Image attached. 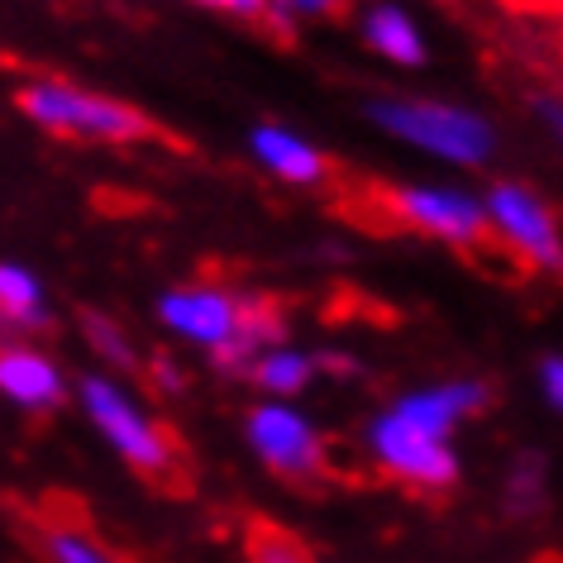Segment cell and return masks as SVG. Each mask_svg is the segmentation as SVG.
<instances>
[{
	"instance_id": "1",
	"label": "cell",
	"mask_w": 563,
	"mask_h": 563,
	"mask_svg": "<svg viewBox=\"0 0 563 563\" xmlns=\"http://www.w3.org/2000/svg\"><path fill=\"white\" fill-rule=\"evenodd\" d=\"M492 397H497L492 383L473 373L406 387L363 420L358 444L383 477L401 483L406 492L440 497V492H454L463 477V459L454 444L459 430L483 416Z\"/></svg>"
},
{
	"instance_id": "2",
	"label": "cell",
	"mask_w": 563,
	"mask_h": 563,
	"mask_svg": "<svg viewBox=\"0 0 563 563\" xmlns=\"http://www.w3.org/2000/svg\"><path fill=\"white\" fill-rule=\"evenodd\" d=\"M363 115L397 148H411L454 173H487L501 148L492 115L449 96H373Z\"/></svg>"
},
{
	"instance_id": "3",
	"label": "cell",
	"mask_w": 563,
	"mask_h": 563,
	"mask_svg": "<svg viewBox=\"0 0 563 563\" xmlns=\"http://www.w3.org/2000/svg\"><path fill=\"white\" fill-rule=\"evenodd\" d=\"M15 110L38 134L81 139V144H106V148H130L158 134V124L139 106L124 101V96L81 87V81L58 77V73L24 77L15 87Z\"/></svg>"
},
{
	"instance_id": "4",
	"label": "cell",
	"mask_w": 563,
	"mask_h": 563,
	"mask_svg": "<svg viewBox=\"0 0 563 563\" xmlns=\"http://www.w3.org/2000/svg\"><path fill=\"white\" fill-rule=\"evenodd\" d=\"M77 411L87 416V426L110 444L124 468H134L139 477H173L177 473V444L167 426L148 411V401L124 383V377L91 368L77 373Z\"/></svg>"
},
{
	"instance_id": "5",
	"label": "cell",
	"mask_w": 563,
	"mask_h": 563,
	"mask_svg": "<svg viewBox=\"0 0 563 563\" xmlns=\"http://www.w3.org/2000/svg\"><path fill=\"white\" fill-rule=\"evenodd\" d=\"M387 216L420 239H434L444 249H483L492 239L483 191H468L459 181H391L383 191Z\"/></svg>"
},
{
	"instance_id": "6",
	"label": "cell",
	"mask_w": 563,
	"mask_h": 563,
	"mask_svg": "<svg viewBox=\"0 0 563 563\" xmlns=\"http://www.w3.org/2000/svg\"><path fill=\"white\" fill-rule=\"evenodd\" d=\"M483 201H487L492 239H497L516 263H526L530 273H540V277H563V224L554 216V206H549L530 181L492 177L483 187Z\"/></svg>"
},
{
	"instance_id": "7",
	"label": "cell",
	"mask_w": 563,
	"mask_h": 563,
	"mask_svg": "<svg viewBox=\"0 0 563 563\" xmlns=\"http://www.w3.org/2000/svg\"><path fill=\"white\" fill-rule=\"evenodd\" d=\"M244 449L282 483H320L330 468V444L301 401H253L244 411Z\"/></svg>"
},
{
	"instance_id": "8",
	"label": "cell",
	"mask_w": 563,
	"mask_h": 563,
	"mask_svg": "<svg viewBox=\"0 0 563 563\" xmlns=\"http://www.w3.org/2000/svg\"><path fill=\"white\" fill-rule=\"evenodd\" d=\"M253 306V291H234L230 282L216 277H196V282H173L153 297V320L167 340L201 349L210 358L216 349H224L239 334Z\"/></svg>"
},
{
	"instance_id": "9",
	"label": "cell",
	"mask_w": 563,
	"mask_h": 563,
	"mask_svg": "<svg viewBox=\"0 0 563 563\" xmlns=\"http://www.w3.org/2000/svg\"><path fill=\"white\" fill-rule=\"evenodd\" d=\"M0 397L20 416H53L77 401V377L48 354L38 340H5L0 349Z\"/></svg>"
},
{
	"instance_id": "10",
	"label": "cell",
	"mask_w": 563,
	"mask_h": 563,
	"mask_svg": "<svg viewBox=\"0 0 563 563\" xmlns=\"http://www.w3.org/2000/svg\"><path fill=\"white\" fill-rule=\"evenodd\" d=\"M244 148L258 173H267L282 187H297V191H316L325 187L330 177V158L325 148L316 144L311 134H301L297 124H282V120H258L249 124Z\"/></svg>"
},
{
	"instance_id": "11",
	"label": "cell",
	"mask_w": 563,
	"mask_h": 563,
	"mask_svg": "<svg viewBox=\"0 0 563 563\" xmlns=\"http://www.w3.org/2000/svg\"><path fill=\"white\" fill-rule=\"evenodd\" d=\"M358 38L373 58H383L406 73H420L430 63V38L420 30V20L397 0H368L358 10Z\"/></svg>"
},
{
	"instance_id": "12",
	"label": "cell",
	"mask_w": 563,
	"mask_h": 563,
	"mask_svg": "<svg viewBox=\"0 0 563 563\" xmlns=\"http://www.w3.org/2000/svg\"><path fill=\"white\" fill-rule=\"evenodd\" d=\"M0 320H5L10 340H38V334L58 330V306H53L48 282L20 258L0 263Z\"/></svg>"
},
{
	"instance_id": "13",
	"label": "cell",
	"mask_w": 563,
	"mask_h": 563,
	"mask_svg": "<svg viewBox=\"0 0 563 563\" xmlns=\"http://www.w3.org/2000/svg\"><path fill=\"white\" fill-rule=\"evenodd\" d=\"M244 383L258 391L263 401H301L306 391L320 383V349H306L297 340H282L253 358Z\"/></svg>"
},
{
	"instance_id": "14",
	"label": "cell",
	"mask_w": 563,
	"mask_h": 563,
	"mask_svg": "<svg viewBox=\"0 0 563 563\" xmlns=\"http://www.w3.org/2000/svg\"><path fill=\"white\" fill-rule=\"evenodd\" d=\"M282 340H291V330H287V316H282V306H277L273 297H258V291H253V306H249L244 325H239V334H234L230 344L210 354V368H216L220 377H249L253 358H258L263 349L282 344Z\"/></svg>"
},
{
	"instance_id": "15",
	"label": "cell",
	"mask_w": 563,
	"mask_h": 563,
	"mask_svg": "<svg viewBox=\"0 0 563 563\" xmlns=\"http://www.w3.org/2000/svg\"><path fill=\"white\" fill-rule=\"evenodd\" d=\"M506 520H516V526H530V520H540L549 511V459L540 449H520L511 454L501 473V492H497Z\"/></svg>"
},
{
	"instance_id": "16",
	"label": "cell",
	"mask_w": 563,
	"mask_h": 563,
	"mask_svg": "<svg viewBox=\"0 0 563 563\" xmlns=\"http://www.w3.org/2000/svg\"><path fill=\"white\" fill-rule=\"evenodd\" d=\"M77 334H81V344L96 354V368H106V373H115V377L144 368V354H139L134 334L124 330L110 311H96V306L77 311Z\"/></svg>"
},
{
	"instance_id": "17",
	"label": "cell",
	"mask_w": 563,
	"mask_h": 563,
	"mask_svg": "<svg viewBox=\"0 0 563 563\" xmlns=\"http://www.w3.org/2000/svg\"><path fill=\"white\" fill-rule=\"evenodd\" d=\"M38 554H44V563H124L101 534H91L77 520H44L38 526Z\"/></svg>"
},
{
	"instance_id": "18",
	"label": "cell",
	"mask_w": 563,
	"mask_h": 563,
	"mask_svg": "<svg viewBox=\"0 0 563 563\" xmlns=\"http://www.w3.org/2000/svg\"><path fill=\"white\" fill-rule=\"evenodd\" d=\"M244 554H249V563H316V554L306 549L301 534L282 530L277 520H253L244 534Z\"/></svg>"
},
{
	"instance_id": "19",
	"label": "cell",
	"mask_w": 563,
	"mask_h": 563,
	"mask_svg": "<svg viewBox=\"0 0 563 563\" xmlns=\"http://www.w3.org/2000/svg\"><path fill=\"white\" fill-rule=\"evenodd\" d=\"M349 5H354V0H273V10H267V24L282 30V34H291L297 24H320V20L344 15Z\"/></svg>"
},
{
	"instance_id": "20",
	"label": "cell",
	"mask_w": 563,
	"mask_h": 563,
	"mask_svg": "<svg viewBox=\"0 0 563 563\" xmlns=\"http://www.w3.org/2000/svg\"><path fill=\"white\" fill-rule=\"evenodd\" d=\"M530 120L540 124L544 144L563 158V91H530Z\"/></svg>"
},
{
	"instance_id": "21",
	"label": "cell",
	"mask_w": 563,
	"mask_h": 563,
	"mask_svg": "<svg viewBox=\"0 0 563 563\" xmlns=\"http://www.w3.org/2000/svg\"><path fill=\"white\" fill-rule=\"evenodd\" d=\"M534 391L554 416H563V349H549L534 363Z\"/></svg>"
},
{
	"instance_id": "22",
	"label": "cell",
	"mask_w": 563,
	"mask_h": 563,
	"mask_svg": "<svg viewBox=\"0 0 563 563\" xmlns=\"http://www.w3.org/2000/svg\"><path fill=\"white\" fill-rule=\"evenodd\" d=\"M206 10H220V15H234V20H267L273 0H196Z\"/></svg>"
},
{
	"instance_id": "23",
	"label": "cell",
	"mask_w": 563,
	"mask_h": 563,
	"mask_svg": "<svg viewBox=\"0 0 563 563\" xmlns=\"http://www.w3.org/2000/svg\"><path fill=\"white\" fill-rule=\"evenodd\" d=\"M320 373H330V377H358L363 373V363L349 354V349H320Z\"/></svg>"
},
{
	"instance_id": "24",
	"label": "cell",
	"mask_w": 563,
	"mask_h": 563,
	"mask_svg": "<svg viewBox=\"0 0 563 563\" xmlns=\"http://www.w3.org/2000/svg\"><path fill=\"white\" fill-rule=\"evenodd\" d=\"M153 373H158V387L163 391H181V377H173V368H167L163 358H153Z\"/></svg>"
}]
</instances>
